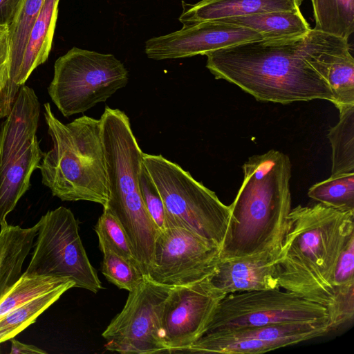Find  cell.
<instances>
[{
  "label": "cell",
  "instance_id": "1",
  "mask_svg": "<svg viewBox=\"0 0 354 354\" xmlns=\"http://www.w3.org/2000/svg\"><path fill=\"white\" fill-rule=\"evenodd\" d=\"M305 35L262 39L212 51L205 54L206 67L216 79L238 86L259 101L333 103L328 82L306 58Z\"/></svg>",
  "mask_w": 354,
  "mask_h": 354
},
{
  "label": "cell",
  "instance_id": "2",
  "mask_svg": "<svg viewBox=\"0 0 354 354\" xmlns=\"http://www.w3.org/2000/svg\"><path fill=\"white\" fill-rule=\"evenodd\" d=\"M354 236V210L320 203L291 209L277 268L279 286L328 312L339 257Z\"/></svg>",
  "mask_w": 354,
  "mask_h": 354
},
{
  "label": "cell",
  "instance_id": "3",
  "mask_svg": "<svg viewBox=\"0 0 354 354\" xmlns=\"http://www.w3.org/2000/svg\"><path fill=\"white\" fill-rule=\"evenodd\" d=\"M243 180L230 207L220 259L264 252L278 254L291 210L289 157L274 149L248 158Z\"/></svg>",
  "mask_w": 354,
  "mask_h": 354
},
{
  "label": "cell",
  "instance_id": "4",
  "mask_svg": "<svg viewBox=\"0 0 354 354\" xmlns=\"http://www.w3.org/2000/svg\"><path fill=\"white\" fill-rule=\"evenodd\" d=\"M44 107L53 146L39 166L42 183L62 201H86L105 207L109 189L100 118L84 115L64 124L49 103Z\"/></svg>",
  "mask_w": 354,
  "mask_h": 354
},
{
  "label": "cell",
  "instance_id": "5",
  "mask_svg": "<svg viewBox=\"0 0 354 354\" xmlns=\"http://www.w3.org/2000/svg\"><path fill=\"white\" fill-rule=\"evenodd\" d=\"M100 120L109 189L105 207L121 223L141 270L147 274L160 231L140 194L138 175L143 152L124 111L106 106Z\"/></svg>",
  "mask_w": 354,
  "mask_h": 354
},
{
  "label": "cell",
  "instance_id": "6",
  "mask_svg": "<svg viewBox=\"0 0 354 354\" xmlns=\"http://www.w3.org/2000/svg\"><path fill=\"white\" fill-rule=\"evenodd\" d=\"M142 162L163 201L167 228H186L221 248L230 207L188 171L162 155L143 153Z\"/></svg>",
  "mask_w": 354,
  "mask_h": 354
},
{
  "label": "cell",
  "instance_id": "7",
  "mask_svg": "<svg viewBox=\"0 0 354 354\" xmlns=\"http://www.w3.org/2000/svg\"><path fill=\"white\" fill-rule=\"evenodd\" d=\"M128 81L127 68L113 55L73 47L55 61L48 93L62 114L70 117L106 102Z\"/></svg>",
  "mask_w": 354,
  "mask_h": 354
},
{
  "label": "cell",
  "instance_id": "8",
  "mask_svg": "<svg viewBox=\"0 0 354 354\" xmlns=\"http://www.w3.org/2000/svg\"><path fill=\"white\" fill-rule=\"evenodd\" d=\"M34 250L24 274L69 278L75 288L97 293L102 288L79 234L78 222L71 209L48 211L37 222Z\"/></svg>",
  "mask_w": 354,
  "mask_h": 354
},
{
  "label": "cell",
  "instance_id": "9",
  "mask_svg": "<svg viewBox=\"0 0 354 354\" xmlns=\"http://www.w3.org/2000/svg\"><path fill=\"white\" fill-rule=\"evenodd\" d=\"M293 322H329L326 308L279 288L230 293L218 303L204 334Z\"/></svg>",
  "mask_w": 354,
  "mask_h": 354
},
{
  "label": "cell",
  "instance_id": "10",
  "mask_svg": "<svg viewBox=\"0 0 354 354\" xmlns=\"http://www.w3.org/2000/svg\"><path fill=\"white\" fill-rule=\"evenodd\" d=\"M172 288L145 277L129 292L124 308L102 333L106 349L120 353L167 352L160 319L165 301Z\"/></svg>",
  "mask_w": 354,
  "mask_h": 354
},
{
  "label": "cell",
  "instance_id": "11",
  "mask_svg": "<svg viewBox=\"0 0 354 354\" xmlns=\"http://www.w3.org/2000/svg\"><path fill=\"white\" fill-rule=\"evenodd\" d=\"M220 247L181 227L159 232L147 277L169 286H189L212 274L220 260Z\"/></svg>",
  "mask_w": 354,
  "mask_h": 354
},
{
  "label": "cell",
  "instance_id": "12",
  "mask_svg": "<svg viewBox=\"0 0 354 354\" xmlns=\"http://www.w3.org/2000/svg\"><path fill=\"white\" fill-rule=\"evenodd\" d=\"M224 296L207 278L192 285L173 287L165 301L160 319L167 353L185 352L198 340Z\"/></svg>",
  "mask_w": 354,
  "mask_h": 354
},
{
  "label": "cell",
  "instance_id": "13",
  "mask_svg": "<svg viewBox=\"0 0 354 354\" xmlns=\"http://www.w3.org/2000/svg\"><path fill=\"white\" fill-rule=\"evenodd\" d=\"M257 32L218 20L204 21L176 32L152 37L145 44V53L152 59L193 57L236 44L262 39Z\"/></svg>",
  "mask_w": 354,
  "mask_h": 354
},
{
  "label": "cell",
  "instance_id": "14",
  "mask_svg": "<svg viewBox=\"0 0 354 354\" xmlns=\"http://www.w3.org/2000/svg\"><path fill=\"white\" fill-rule=\"evenodd\" d=\"M305 50L328 82L335 106L354 104V59L348 39L311 28L305 35Z\"/></svg>",
  "mask_w": 354,
  "mask_h": 354
},
{
  "label": "cell",
  "instance_id": "15",
  "mask_svg": "<svg viewBox=\"0 0 354 354\" xmlns=\"http://www.w3.org/2000/svg\"><path fill=\"white\" fill-rule=\"evenodd\" d=\"M278 254L261 253L232 259H220L209 283L223 295L230 293L279 288Z\"/></svg>",
  "mask_w": 354,
  "mask_h": 354
},
{
  "label": "cell",
  "instance_id": "16",
  "mask_svg": "<svg viewBox=\"0 0 354 354\" xmlns=\"http://www.w3.org/2000/svg\"><path fill=\"white\" fill-rule=\"evenodd\" d=\"M40 104L32 88L23 85L0 127V173L35 140Z\"/></svg>",
  "mask_w": 354,
  "mask_h": 354
},
{
  "label": "cell",
  "instance_id": "17",
  "mask_svg": "<svg viewBox=\"0 0 354 354\" xmlns=\"http://www.w3.org/2000/svg\"><path fill=\"white\" fill-rule=\"evenodd\" d=\"M303 0H201L190 4L182 1L178 20L183 26L204 21L252 14L300 9Z\"/></svg>",
  "mask_w": 354,
  "mask_h": 354
},
{
  "label": "cell",
  "instance_id": "18",
  "mask_svg": "<svg viewBox=\"0 0 354 354\" xmlns=\"http://www.w3.org/2000/svg\"><path fill=\"white\" fill-rule=\"evenodd\" d=\"M43 153L35 138L30 146L7 165L0 173V227L6 216L28 190L30 177L39 169Z\"/></svg>",
  "mask_w": 354,
  "mask_h": 354
},
{
  "label": "cell",
  "instance_id": "19",
  "mask_svg": "<svg viewBox=\"0 0 354 354\" xmlns=\"http://www.w3.org/2000/svg\"><path fill=\"white\" fill-rule=\"evenodd\" d=\"M37 223L22 228L8 223L0 230V299L19 280L26 258L34 247Z\"/></svg>",
  "mask_w": 354,
  "mask_h": 354
},
{
  "label": "cell",
  "instance_id": "20",
  "mask_svg": "<svg viewBox=\"0 0 354 354\" xmlns=\"http://www.w3.org/2000/svg\"><path fill=\"white\" fill-rule=\"evenodd\" d=\"M59 0H45L29 32L15 82L20 88L33 71L48 59L54 35Z\"/></svg>",
  "mask_w": 354,
  "mask_h": 354
},
{
  "label": "cell",
  "instance_id": "21",
  "mask_svg": "<svg viewBox=\"0 0 354 354\" xmlns=\"http://www.w3.org/2000/svg\"><path fill=\"white\" fill-rule=\"evenodd\" d=\"M218 21L250 28L263 39H270L302 37L311 29L300 9L261 12Z\"/></svg>",
  "mask_w": 354,
  "mask_h": 354
},
{
  "label": "cell",
  "instance_id": "22",
  "mask_svg": "<svg viewBox=\"0 0 354 354\" xmlns=\"http://www.w3.org/2000/svg\"><path fill=\"white\" fill-rule=\"evenodd\" d=\"M333 287V303L328 314L331 326L337 328L352 321L354 316V236L339 257Z\"/></svg>",
  "mask_w": 354,
  "mask_h": 354
},
{
  "label": "cell",
  "instance_id": "23",
  "mask_svg": "<svg viewBox=\"0 0 354 354\" xmlns=\"http://www.w3.org/2000/svg\"><path fill=\"white\" fill-rule=\"evenodd\" d=\"M45 0H19L9 26L11 41L10 75L8 102L11 109L19 89L15 82L30 29L39 15Z\"/></svg>",
  "mask_w": 354,
  "mask_h": 354
},
{
  "label": "cell",
  "instance_id": "24",
  "mask_svg": "<svg viewBox=\"0 0 354 354\" xmlns=\"http://www.w3.org/2000/svg\"><path fill=\"white\" fill-rule=\"evenodd\" d=\"M337 109L339 121L327 135L332 148L330 176L354 173V104Z\"/></svg>",
  "mask_w": 354,
  "mask_h": 354
},
{
  "label": "cell",
  "instance_id": "25",
  "mask_svg": "<svg viewBox=\"0 0 354 354\" xmlns=\"http://www.w3.org/2000/svg\"><path fill=\"white\" fill-rule=\"evenodd\" d=\"M75 287L68 282L21 304L0 317V343H3L34 323L37 318L57 301L68 290Z\"/></svg>",
  "mask_w": 354,
  "mask_h": 354
},
{
  "label": "cell",
  "instance_id": "26",
  "mask_svg": "<svg viewBox=\"0 0 354 354\" xmlns=\"http://www.w3.org/2000/svg\"><path fill=\"white\" fill-rule=\"evenodd\" d=\"M314 29L348 39L354 31V0H310Z\"/></svg>",
  "mask_w": 354,
  "mask_h": 354
},
{
  "label": "cell",
  "instance_id": "27",
  "mask_svg": "<svg viewBox=\"0 0 354 354\" xmlns=\"http://www.w3.org/2000/svg\"><path fill=\"white\" fill-rule=\"evenodd\" d=\"M71 281H73L69 278L22 273L0 299V317L15 308Z\"/></svg>",
  "mask_w": 354,
  "mask_h": 354
},
{
  "label": "cell",
  "instance_id": "28",
  "mask_svg": "<svg viewBox=\"0 0 354 354\" xmlns=\"http://www.w3.org/2000/svg\"><path fill=\"white\" fill-rule=\"evenodd\" d=\"M308 196L335 209L354 210V173L330 176L310 187Z\"/></svg>",
  "mask_w": 354,
  "mask_h": 354
},
{
  "label": "cell",
  "instance_id": "29",
  "mask_svg": "<svg viewBox=\"0 0 354 354\" xmlns=\"http://www.w3.org/2000/svg\"><path fill=\"white\" fill-rule=\"evenodd\" d=\"M95 231L101 251L110 250L140 268L123 227L106 207H104L103 212L98 218Z\"/></svg>",
  "mask_w": 354,
  "mask_h": 354
},
{
  "label": "cell",
  "instance_id": "30",
  "mask_svg": "<svg viewBox=\"0 0 354 354\" xmlns=\"http://www.w3.org/2000/svg\"><path fill=\"white\" fill-rule=\"evenodd\" d=\"M102 252V272L109 282L118 288L130 292L145 279L146 276L140 268L131 262L108 249Z\"/></svg>",
  "mask_w": 354,
  "mask_h": 354
},
{
  "label": "cell",
  "instance_id": "31",
  "mask_svg": "<svg viewBox=\"0 0 354 354\" xmlns=\"http://www.w3.org/2000/svg\"><path fill=\"white\" fill-rule=\"evenodd\" d=\"M141 196L146 209L158 227L167 228V212L162 198L143 162L138 175Z\"/></svg>",
  "mask_w": 354,
  "mask_h": 354
},
{
  "label": "cell",
  "instance_id": "32",
  "mask_svg": "<svg viewBox=\"0 0 354 354\" xmlns=\"http://www.w3.org/2000/svg\"><path fill=\"white\" fill-rule=\"evenodd\" d=\"M10 57L11 41L9 26L0 25V119L6 118L10 111L8 102Z\"/></svg>",
  "mask_w": 354,
  "mask_h": 354
},
{
  "label": "cell",
  "instance_id": "33",
  "mask_svg": "<svg viewBox=\"0 0 354 354\" xmlns=\"http://www.w3.org/2000/svg\"><path fill=\"white\" fill-rule=\"evenodd\" d=\"M19 0H0V25L10 26Z\"/></svg>",
  "mask_w": 354,
  "mask_h": 354
},
{
  "label": "cell",
  "instance_id": "34",
  "mask_svg": "<svg viewBox=\"0 0 354 354\" xmlns=\"http://www.w3.org/2000/svg\"><path fill=\"white\" fill-rule=\"evenodd\" d=\"M11 348L10 353L12 354H21V353H35V354H44L47 353L46 351L42 350L41 348L35 346V345L26 344L24 343H21L17 339L11 338Z\"/></svg>",
  "mask_w": 354,
  "mask_h": 354
}]
</instances>
